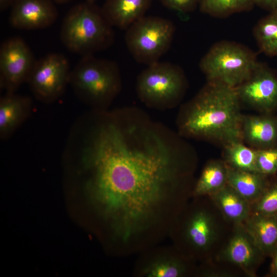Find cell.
<instances>
[{"label": "cell", "mask_w": 277, "mask_h": 277, "mask_svg": "<svg viewBox=\"0 0 277 277\" xmlns=\"http://www.w3.org/2000/svg\"><path fill=\"white\" fill-rule=\"evenodd\" d=\"M174 32L175 27L171 21L145 15L126 29L125 43L137 63L149 65L159 62L168 51Z\"/></svg>", "instance_id": "obj_8"}, {"label": "cell", "mask_w": 277, "mask_h": 277, "mask_svg": "<svg viewBox=\"0 0 277 277\" xmlns=\"http://www.w3.org/2000/svg\"><path fill=\"white\" fill-rule=\"evenodd\" d=\"M251 212L265 215H277V185L264 190L259 199L251 205Z\"/></svg>", "instance_id": "obj_25"}, {"label": "cell", "mask_w": 277, "mask_h": 277, "mask_svg": "<svg viewBox=\"0 0 277 277\" xmlns=\"http://www.w3.org/2000/svg\"><path fill=\"white\" fill-rule=\"evenodd\" d=\"M258 62L246 46L226 41L214 44L202 57L200 68L208 82L236 87L247 80Z\"/></svg>", "instance_id": "obj_7"}, {"label": "cell", "mask_w": 277, "mask_h": 277, "mask_svg": "<svg viewBox=\"0 0 277 277\" xmlns=\"http://www.w3.org/2000/svg\"><path fill=\"white\" fill-rule=\"evenodd\" d=\"M152 0H105L102 11L111 24L127 29L145 16Z\"/></svg>", "instance_id": "obj_16"}, {"label": "cell", "mask_w": 277, "mask_h": 277, "mask_svg": "<svg viewBox=\"0 0 277 277\" xmlns=\"http://www.w3.org/2000/svg\"><path fill=\"white\" fill-rule=\"evenodd\" d=\"M242 225L263 254L273 252L277 247V215L251 212Z\"/></svg>", "instance_id": "obj_18"}, {"label": "cell", "mask_w": 277, "mask_h": 277, "mask_svg": "<svg viewBox=\"0 0 277 277\" xmlns=\"http://www.w3.org/2000/svg\"><path fill=\"white\" fill-rule=\"evenodd\" d=\"M242 138L259 149H266L277 141V121L267 116L243 117Z\"/></svg>", "instance_id": "obj_19"}, {"label": "cell", "mask_w": 277, "mask_h": 277, "mask_svg": "<svg viewBox=\"0 0 277 277\" xmlns=\"http://www.w3.org/2000/svg\"><path fill=\"white\" fill-rule=\"evenodd\" d=\"M253 0H199L202 12L215 17H225L249 9Z\"/></svg>", "instance_id": "obj_24"}, {"label": "cell", "mask_w": 277, "mask_h": 277, "mask_svg": "<svg viewBox=\"0 0 277 277\" xmlns=\"http://www.w3.org/2000/svg\"><path fill=\"white\" fill-rule=\"evenodd\" d=\"M256 154L257 150L247 147L242 141L225 145V163L233 169L258 173Z\"/></svg>", "instance_id": "obj_23"}, {"label": "cell", "mask_w": 277, "mask_h": 277, "mask_svg": "<svg viewBox=\"0 0 277 277\" xmlns=\"http://www.w3.org/2000/svg\"><path fill=\"white\" fill-rule=\"evenodd\" d=\"M253 2L270 12L277 11V0H253Z\"/></svg>", "instance_id": "obj_28"}, {"label": "cell", "mask_w": 277, "mask_h": 277, "mask_svg": "<svg viewBox=\"0 0 277 277\" xmlns=\"http://www.w3.org/2000/svg\"><path fill=\"white\" fill-rule=\"evenodd\" d=\"M256 166L257 171L262 174H270L277 170V149L257 150Z\"/></svg>", "instance_id": "obj_26"}, {"label": "cell", "mask_w": 277, "mask_h": 277, "mask_svg": "<svg viewBox=\"0 0 277 277\" xmlns=\"http://www.w3.org/2000/svg\"><path fill=\"white\" fill-rule=\"evenodd\" d=\"M54 2L58 4H64L69 2L71 0H52Z\"/></svg>", "instance_id": "obj_31"}, {"label": "cell", "mask_w": 277, "mask_h": 277, "mask_svg": "<svg viewBox=\"0 0 277 277\" xmlns=\"http://www.w3.org/2000/svg\"><path fill=\"white\" fill-rule=\"evenodd\" d=\"M228 167L227 184L251 205L265 190L263 174Z\"/></svg>", "instance_id": "obj_21"}, {"label": "cell", "mask_w": 277, "mask_h": 277, "mask_svg": "<svg viewBox=\"0 0 277 277\" xmlns=\"http://www.w3.org/2000/svg\"><path fill=\"white\" fill-rule=\"evenodd\" d=\"M273 253V260L271 264L272 271L277 275V247Z\"/></svg>", "instance_id": "obj_30"}, {"label": "cell", "mask_w": 277, "mask_h": 277, "mask_svg": "<svg viewBox=\"0 0 277 277\" xmlns=\"http://www.w3.org/2000/svg\"><path fill=\"white\" fill-rule=\"evenodd\" d=\"M134 274L138 277H184L193 274L194 261L173 245L152 247L140 253Z\"/></svg>", "instance_id": "obj_10"}, {"label": "cell", "mask_w": 277, "mask_h": 277, "mask_svg": "<svg viewBox=\"0 0 277 277\" xmlns=\"http://www.w3.org/2000/svg\"><path fill=\"white\" fill-rule=\"evenodd\" d=\"M31 99L14 93H6L0 100V136L6 138L27 119L31 112Z\"/></svg>", "instance_id": "obj_15"}, {"label": "cell", "mask_w": 277, "mask_h": 277, "mask_svg": "<svg viewBox=\"0 0 277 277\" xmlns=\"http://www.w3.org/2000/svg\"><path fill=\"white\" fill-rule=\"evenodd\" d=\"M241 101L262 110L277 106V76L258 62L250 76L235 87Z\"/></svg>", "instance_id": "obj_12"}, {"label": "cell", "mask_w": 277, "mask_h": 277, "mask_svg": "<svg viewBox=\"0 0 277 277\" xmlns=\"http://www.w3.org/2000/svg\"><path fill=\"white\" fill-rule=\"evenodd\" d=\"M69 84L77 95L94 110H107L122 88L117 64L113 61L82 56L71 70Z\"/></svg>", "instance_id": "obj_5"}, {"label": "cell", "mask_w": 277, "mask_h": 277, "mask_svg": "<svg viewBox=\"0 0 277 277\" xmlns=\"http://www.w3.org/2000/svg\"><path fill=\"white\" fill-rule=\"evenodd\" d=\"M187 87L185 75L179 66L159 61L141 72L135 89L137 97L147 107L165 111L179 104Z\"/></svg>", "instance_id": "obj_6"}, {"label": "cell", "mask_w": 277, "mask_h": 277, "mask_svg": "<svg viewBox=\"0 0 277 277\" xmlns=\"http://www.w3.org/2000/svg\"><path fill=\"white\" fill-rule=\"evenodd\" d=\"M228 166L220 161L208 162L195 182L192 196L209 197L227 185Z\"/></svg>", "instance_id": "obj_20"}, {"label": "cell", "mask_w": 277, "mask_h": 277, "mask_svg": "<svg viewBox=\"0 0 277 277\" xmlns=\"http://www.w3.org/2000/svg\"><path fill=\"white\" fill-rule=\"evenodd\" d=\"M71 71L64 55L50 53L36 61L27 82L36 98L51 102L58 98L69 84Z\"/></svg>", "instance_id": "obj_9"}, {"label": "cell", "mask_w": 277, "mask_h": 277, "mask_svg": "<svg viewBox=\"0 0 277 277\" xmlns=\"http://www.w3.org/2000/svg\"><path fill=\"white\" fill-rule=\"evenodd\" d=\"M253 34L262 52L277 56V11L260 19L254 28Z\"/></svg>", "instance_id": "obj_22"}, {"label": "cell", "mask_w": 277, "mask_h": 277, "mask_svg": "<svg viewBox=\"0 0 277 277\" xmlns=\"http://www.w3.org/2000/svg\"><path fill=\"white\" fill-rule=\"evenodd\" d=\"M236 88L208 83L180 108L176 118L182 137L214 140L228 144L242 141L243 117Z\"/></svg>", "instance_id": "obj_2"}, {"label": "cell", "mask_w": 277, "mask_h": 277, "mask_svg": "<svg viewBox=\"0 0 277 277\" xmlns=\"http://www.w3.org/2000/svg\"><path fill=\"white\" fill-rule=\"evenodd\" d=\"M165 7L182 12H188L194 9L199 0H159Z\"/></svg>", "instance_id": "obj_27"}, {"label": "cell", "mask_w": 277, "mask_h": 277, "mask_svg": "<svg viewBox=\"0 0 277 277\" xmlns=\"http://www.w3.org/2000/svg\"><path fill=\"white\" fill-rule=\"evenodd\" d=\"M27 43L19 37L4 41L0 48V86L6 93L15 92L27 82L36 62Z\"/></svg>", "instance_id": "obj_11"}, {"label": "cell", "mask_w": 277, "mask_h": 277, "mask_svg": "<svg viewBox=\"0 0 277 277\" xmlns=\"http://www.w3.org/2000/svg\"><path fill=\"white\" fill-rule=\"evenodd\" d=\"M263 253L242 225L235 226L219 259L236 266L248 275H254Z\"/></svg>", "instance_id": "obj_14"}, {"label": "cell", "mask_w": 277, "mask_h": 277, "mask_svg": "<svg viewBox=\"0 0 277 277\" xmlns=\"http://www.w3.org/2000/svg\"><path fill=\"white\" fill-rule=\"evenodd\" d=\"M15 0H0V10L4 11L10 8L13 5Z\"/></svg>", "instance_id": "obj_29"}, {"label": "cell", "mask_w": 277, "mask_h": 277, "mask_svg": "<svg viewBox=\"0 0 277 277\" xmlns=\"http://www.w3.org/2000/svg\"><path fill=\"white\" fill-rule=\"evenodd\" d=\"M113 27L102 8L86 1L68 12L62 22L60 38L71 52L81 56L94 55L113 44Z\"/></svg>", "instance_id": "obj_4"}, {"label": "cell", "mask_w": 277, "mask_h": 277, "mask_svg": "<svg viewBox=\"0 0 277 277\" xmlns=\"http://www.w3.org/2000/svg\"><path fill=\"white\" fill-rule=\"evenodd\" d=\"M192 197L175 220L168 236L177 250L195 261L209 256L220 238L221 225L202 197Z\"/></svg>", "instance_id": "obj_3"}, {"label": "cell", "mask_w": 277, "mask_h": 277, "mask_svg": "<svg viewBox=\"0 0 277 277\" xmlns=\"http://www.w3.org/2000/svg\"><path fill=\"white\" fill-rule=\"evenodd\" d=\"M223 219L234 224H243L251 212V205L228 184L209 196Z\"/></svg>", "instance_id": "obj_17"}, {"label": "cell", "mask_w": 277, "mask_h": 277, "mask_svg": "<svg viewBox=\"0 0 277 277\" xmlns=\"http://www.w3.org/2000/svg\"><path fill=\"white\" fill-rule=\"evenodd\" d=\"M52 0H15L11 7L9 22L14 28L36 30L47 28L58 13Z\"/></svg>", "instance_id": "obj_13"}, {"label": "cell", "mask_w": 277, "mask_h": 277, "mask_svg": "<svg viewBox=\"0 0 277 277\" xmlns=\"http://www.w3.org/2000/svg\"><path fill=\"white\" fill-rule=\"evenodd\" d=\"M86 1H87L88 2L94 3L96 0H86Z\"/></svg>", "instance_id": "obj_32"}, {"label": "cell", "mask_w": 277, "mask_h": 277, "mask_svg": "<svg viewBox=\"0 0 277 277\" xmlns=\"http://www.w3.org/2000/svg\"><path fill=\"white\" fill-rule=\"evenodd\" d=\"M95 113L83 154L90 200L122 254L140 253L168 236L192 196L195 156L139 107Z\"/></svg>", "instance_id": "obj_1"}]
</instances>
